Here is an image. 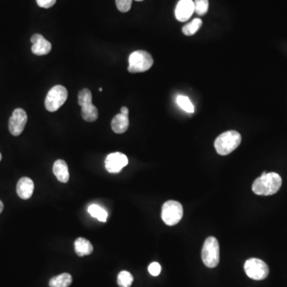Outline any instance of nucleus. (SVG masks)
<instances>
[{
	"label": "nucleus",
	"mask_w": 287,
	"mask_h": 287,
	"mask_svg": "<svg viewBox=\"0 0 287 287\" xmlns=\"http://www.w3.org/2000/svg\"><path fill=\"white\" fill-rule=\"evenodd\" d=\"M242 141L239 133L236 131H227L220 134L215 141L216 152L221 156H227L235 150Z\"/></svg>",
	"instance_id": "f03ea898"
},
{
	"label": "nucleus",
	"mask_w": 287,
	"mask_h": 287,
	"mask_svg": "<svg viewBox=\"0 0 287 287\" xmlns=\"http://www.w3.org/2000/svg\"><path fill=\"white\" fill-rule=\"evenodd\" d=\"M1 159H2V154L0 152V161H1Z\"/></svg>",
	"instance_id": "cd10ccee"
},
{
	"label": "nucleus",
	"mask_w": 287,
	"mask_h": 287,
	"mask_svg": "<svg viewBox=\"0 0 287 287\" xmlns=\"http://www.w3.org/2000/svg\"><path fill=\"white\" fill-rule=\"evenodd\" d=\"M4 203H3L2 201L0 200V214H1L3 211H4Z\"/></svg>",
	"instance_id": "bb28decb"
},
{
	"label": "nucleus",
	"mask_w": 287,
	"mask_h": 287,
	"mask_svg": "<svg viewBox=\"0 0 287 287\" xmlns=\"http://www.w3.org/2000/svg\"><path fill=\"white\" fill-rule=\"evenodd\" d=\"M72 276L67 273L59 274L51 278L49 281L50 287H69L71 285Z\"/></svg>",
	"instance_id": "f3484780"
},
{
	"label": "nucleus",
	"mask_w": 287,
	"mask_h": 287,
	"mask_svg": "<svg viewBox=\"0 0 287 287\" xmlns=\"http://www.w3.org/2000/svg\"><path fill=\"white\" fill-rule=\"evenodd\" d=\"M130 126V120H129V115L119 113L113 117L111 122V127L115 134H124L127 131Z\"/></svg>",
	"instance_id": "2eb2a0df"
},
{
	"label": "nucleus",
	"mask_w": 287,
	"mask_h": 287,
	"mask_svg": "<svg viewBox=\"0 0 287 287\" xmlns=\"http://www.w3.org/2000/svg\"><path fill=\"white\" fill-rule=\"evenodd\" d=\"M99 91H101V92H102V88H99Z\"/></svg>",
	"instance_id": "c756f323"
},
{
	"label": "nucleus",
	"mask_w": 287,
	"mask_h": 287,
	"mask_svg": "<svg viewBox=\"0 0 287 287\" xmlns=\"http://www.w3.org/2000/svg\"><path fill=\"white\" fill-rule=\"evenodd\" d=\"M195 12V5L192 0H180L175 10L177 20L185 22L191 17Z\"/></svg>",
	"instance_id": "9b49d317"
},
{
	"label": "nucleus",
	"mask_w": 287,
	"mask_h": 287,
	"mask_svg": "<svg viewBox=\"0 0 287 287\" xmlns=\"http://www.w3.org/2000/svg\"><path fill=\"white\" fill-rule=\"evenodd\" d=\"M202 260L206 267L214 268L220 263V245L215 237L207 238L202 249Z\"/></svg>",
	"instance_id": "20e7f679"
},
{
	"label": "nucleus",
	"mask_w": 287,
	"mask_h": 287,
	"mask_svg": "<svg viewBox=\"0 0 287 287\" xmlns=\"http://www.w3.org/2000/svg\"><path fill=\"white\" fill-rule=\"evenodd\" d=\"M244 270L250 278L257 281L265 279L269 274V267L267 263L255 258L247 260L244 265Z\"/></svg>",
	"instance_id": "6e6552de"
},
{
	"label": "nucleus",
	"mask_w": 287,
	"mask_h": 287,
	"mask_svg": "<svg viewBox=\"0 0 287 287\" xmlns=\"http://www.w3.org/2000/svg\"><path fill=\"white\" fill-rule=\"evenodd\" d=\"M53 173L60 182L67 183L70 179V173L67 163L63 159H57L53 166Z\"/></svg>",
	"instance_id": "4468645a"
},
{
	"label": "nucleus",
	"mask_w": 287,
	"mask_h": 287,
	"mask_svg": "<svg viewBox=\"0 0 287 287\" xmlns=\"http://www.w3.org/2000/svg\"><path fill=\"white\" fill-rule=\"evenodd\" d=\"M134 281L131 273L126 270L120 271L117 276V284L120 287H130Z\"/></svg>",
	"instance_id": "412c9836"
},
{
	"label": "nucleus",
	"mask_w": 287,
	"mask_h": 287,
	"mask_svg": "<svg viewBox=\"0 0 287 287\" xmlns=\"http://www.w3.org/2000/svg\"><path fill=\"white\" fill-rule=\"evenodd\" d=\"M133 0H116V8L120 12L126 13L131 9Z\"/></svg>",
	"instance_id": "5701e85b"
},
{
	"label": "nucleus",
	"mask_w": 287,
	"mask_h": 287,
	"mask_svg": "<svg viewBox=\"0 0 287 287\" xmlns=\"http://www.w3.org/2000/svg\"><path fill=\"white\" fill-rule=\"evenodd\" d=\"M74 250L76 254L80 257L89 255L94 252V248L90 241L85 238H78L74 242Z\"/></svg>",
	"instance_id": "dca6fc26"
},
{
	"label": "nucleus",
	"mask_w": 287,
	"mask_h": 287,
	"mask_svg": "<svg viewBox=\"0 0 287 287\" xmlns=\"http://www.w3.org/2000/svg\"><path fill=\"white\" fill-rule=\"evenodd\" d=\"M38 6L43 8H51L55 5L56 0H36Z\"/></svg>",
	"instance_id": "393cba45"
},
{
	"label": "nucleus",
	"mask_w": 287,
	"mask_h": 287,
	"mask_svg": "<svg viewBox=\"0 0 287 287\" xmlns=\"http://www.w3.org/2000/svg\"><path fill=\"white\" fill-rule=\"evenodd\" d=\"M26 122H27V114L24 109L20 108L15 109L9 119L10 133L15 137L20 135L24 130Z\"/></svg>",
	"instance_id": "1a4fd4ad"
},
{
	"label": "nucleus",
	"mask_w": 287,
	"mask_h": 287,
	"mask_svg": "<svg viewBox=\"0 0 287 287\" xmlns=\"http://www.w3.org/2000/svg\"><path fill=\"white\" fill-rule=\"evenodd\" d=\"M195 5V12L198 15H204L207 14L209 8V0H195L194 1Z\"/></svg>",
	"instance_id": "4be33fe9"
},
{
	"label": "nucleus",
	"mask_w": 287,
	"mask_h": 287,
	"mask_svg": "<svg viewBox=\"0 0 287 287\" xmlns=\"http://www.w3.org/2000/svg\"><path fill=\"white\" fill-rule=\"evenodd\" d=\"M202 20L200 19H195L193 21H191V23L185 25L183 27L182 30L185 35L191 36L195 34L202 26Z\"/></svg>",
	"instance_id": "6ab92c4d"
},
{
	"label": "nucleus",
	"mask_w": 287,
	"mask_h": 287,
	"mask_svg": "<svg viewBox=\"0 0 287 287\" xmlns=\"http://www.w3.org/2000/svg\"><path fill=\"white\" fill-rule=\"evenodd\" d=\"M88 212L92 217L98 219L100 222L107 221L108 213L103 208L97 204H91L88 208Z\"/></svg>",
	"instance_id": "a211bd4d"
},
{
	"label": "nucleus",
	"mask_w": 287,
	"mask_h": 287,
	"mask_svg": "<svg viewBox=\"0 0 287 287\" xmlns=\"http://www.w3.org/2000/svg\"><path fill=\"white\" fill-rule=\"evenodd\" d=\"M78 105L81 107V116L86 121L94 122L98 118V110L93 105L92 93L89 89H83L78 93Z\"/></svg>",
	"instance_id": "39448f33"
},
{
	"label": "nucleus",
	"mask_w": 287,
	"mask_h": 287,
	"mask_svg": "<svg viewBox=\"0 0 287 287\" xmlns=\"http://www.w3.org/2000/svg\"><path fill=\"white\" fill-rule=\"evenodd\" d=\"M153 65V58L149 53L137 51L132 53L129 58L128 70L130 73H142L147 71Z\"/></svg>",
	"instance_id": "7ed1b4c3"
},
{
	"label": "nucleus",
	"mask_w": 287,
	"mask_h": 287,
	"mask_svg": "<svg viewBox=\"0 0 287 287\" xmlns=\"http://www.w3.org/2000/svg\"><path fill=\"white\" fill-rule=\"evenodd\" d=\"M129 163V159L121 152H113L108 155L105 159V169L109 173H118Z\"/></svg>",
	"instance_id": "9d476101"
},
{
	"label": "nucleus",
	"mask_w": 287,
	"mask_h": 287,
	"mask_svg": "<svg viewBox=\"0 0 287 287\" xmlns=\"http://www.w3.org/2000/svg\"><path fill=\"white\" fill-rule=\"evenodd\" d=\"M281 183L282 180L278 173L264 172L254 181L252 191L259 195H274L279 191Z\"/></svg>",
	"instance_id": "f257e3e1"
},
{
	"label": "nucleus",
	"mask_w": 287,
	"mask_h": 287,
	"mask_svg": "<svg viewBox=\"0 0 287 287\" xmlns=\"http://www.w3.org/2000/svg\"><path fill=\"white\" fill-rule=\"evenodd\" d=\"M184 210L181 203L177 201L169 200L162 207L161 218L166 224L174 226L181 220Z\"/></svg>",
	"instance_id": "0eeeda50"
},
{
	"label": "nucleus",
	"mask_w": 287,
	"mask_h": 287,
	"mask_svg": "<svg viewBox=\"0 0 287 287\" xmlns=\"http://www.w3.org/2000/svg\"><path fill=\"white\" fill-rule=\"evenodd\" d=\"M177 105L187 113H194L195 108H194L193 104L191 103V101L187 96L179 95L177 98Z\"/></svg>",
	"instance_id": "aec40b11"
},
{
	"label": "nucleus",
	"mask_w": 287,
	"mask_h": 287,
	"mask_svg": "<svg viewBox=\"0 0 287 287\" xmlns=\"http://www.w3.org/2000/svg\"><path fill=\"white\" fill-rule=\"evenodd\" d=\"M120 113L122 114L129 115V109L127 107H122L120 109Z\"/></svg>",
	"instance_id": "a878e982"
},
{
	"label": "nucleus",
	"mask_w": 287,
	"mask_h": 287,
	"mask_svg": "<svg viewBox=\"0 0 287 287\" xmlns=\"http://www.w3.org/2000/svg\"><path fill=\"white\" fill-rule=\"evenodd\" d=\"M135 1H137V2H141V1H143V0H135Z\"/></svg>",
	"instance_id": "c85d7f7f"
},
{
	"label": "nucleus",
	"mask_w": 287,
	"mask_h": 287,
	"mask_svg": "<svg viewBox=\"0 0 287 287\" xmlns=\"http://www.w3.org/2000/svg\"><path fill=\"white\" fill-rule=\"evenodd\" d=\"M148 270L151 275L156 277V276L159 275L160 272H161V266L159 265V263L154 262V263H151L148 266Z\"/></svg>",
	"instance_id": "b1692460"
},
{
	"label": "nucleus",
	"mask_w": 287,
	"mask_h": 287,
	"mask_svg": "<svg viewBox=\"0 0 287 287\" xmlns=\"http://www.w3.org/2000/svg\"><path fill=\"white\" fill-rule=\"evenodd\" d=\"M34 184L33 180L28 177H23L19 180L16 186V191L21 199H28L34 192Z\"/></svg>",
	"instance_id": "ddd939ff"
},
{
	"label": "nucleus",
	"mask_w": 287,
	"mask_h": 287,
	"mask_svg": "<svg viewBox=\"0 0 287 287\" xmlns=\"http://www.w3.org/2000/svg\"><path fill=\"white\" fill-rule=\"evenodd\" d=\"M68 91L66 87L60 85L55 86L49 90L45 100L46 109L50 112H55L66 102Z\"/></svg>",
	"instance_id": "423d86ee"
},
{
	"label": "nucleus",
	"mask_w": 287,
	"mask_h": 287,
	"mask_svg": "<svg viewBox=\"0 0 287 287\" xmlns=\"http://www.w3.org/2000/svg\"><path fill=\"white\" fill-rule=\"evenodd\" d=\"M30 42L33 44L31 51L34 55L43 56V55H48L51 52V48H52L51 43L47 41L41 34H34L30 38Z\"/></svg>",
	"instance_id": "f8f14e48"
}]
</instances>
